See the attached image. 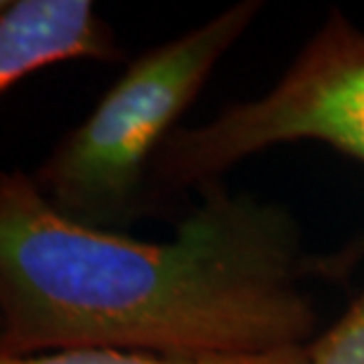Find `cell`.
Instances as JSON below:
<instances>
[{"label":"cell","mask_w":364,"mask_h":364,"mask_svg":"<svg viewBox=\"0 0 364 364\" xmlns=\"http://www.w3.org/2000/svg\"><path fill=\"white\" fill-rule=\"evenodd\" d=\"M123 53L90 0L0 3V92L69 60L114 62Z\"/></svg>","instance_id":"4"},{"label":"cell","mask_w":364,"mask_h":364,"mask_svg":"<svg viewBox=\"0 0 364 364\" xmlns=\"http://www.w3.org/2000/svg\"><path fill=\"white\" fill-rule=\"evenodd\" d=\"M260 10V0H239L130 62L36 168L41 194L62 215L109 232L156 213V154Z\"/></svg>","instance_id":"2"},{"label":"cell","mask_w":364,"mask_h":364,"mask_svg":"<svg viewBox=\"0 0 364 364\" xmlns=\"http://www.w3.org/2000/svg\"><path fill=\"white\" fill-rule=\"evenodd\" d=\"M310 364H364V291L324 333L308 343Z\"/></svg>","instance_id":"6"},{"label":"cell","mask_w":364,"mask_h":364,"mask_svg":"<svg viewBox=\"0 0 364 364\" xmlns=\"http://www.w3.org/2000/svg\"><path fill=\"white\" fill-rule=\"evenodd\" d=\"M0 364H310L308 346L284 348L263 355H237V358H166L151 353L128 350H62L28 358H5Z\"/></svg>","instance_id":"5"},{"label":"cell","mask_w":364,"mask_h":364,"mask_svg":"<svg viewBox=\"0 0 364 364\" xmlns=\"http://www.w3.org/2000/svg\"><path fill=\"white\" fill-rule=\"evenodd\" d=\"M322 142L364 164V31L331 7L289 71L265 95L228 107L196 128H178L151 166L164 196L201 189L274 144ZM364 260V235L312 258V274L343 279Z\"/></svg>","instance_id":"3"},{"label":"cell","mask_w":364,"mask_h":364,"mask_svg":"<svg viewBox=\"0 0 364 364\" xmlns=\"http://www.w3.org/2000/svg\"><path fill=\"white\" fill-rule=\"evenodd\" d=\"M166 242L62 215L31 176L0 178V355L128 350L237 358L308 346L319 315L301 228L223 182Z\"/></svg>","instance_id":"1"}]
</instances>
